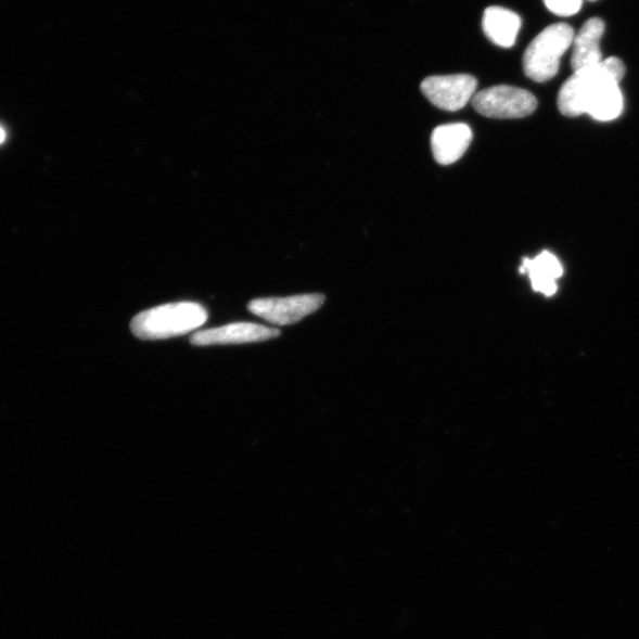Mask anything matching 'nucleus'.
<instances>
[{
    "mask_svg": "<svg viewBox=\"0 0 639 639\" xmlns=\"http://www.w3.org/2000/svg\"><path fill=\"white\" fill-rule=\"evenodd\" d=\"M625 72L622 60L609 57L573 73L558 94L560 113L568 117L589 114L602 123L616 120L624 108L619 84Z\"/></svg>",
    "mask_w": 639,
    "mask_h": 639,
    "instance_id": "1",
    "label": "nucleus"
},
{
    "mask_svg": "<svg viewBox=\"0 0 639 639\" xmlns=\"http://www.w3.org/2000/svg\"><path fill=\"white\" fill-rule=\"evenodd\" d=\"M207 318V310L197 303L167 304L139 312L130 330L141 341H164L202 328Z\"/></svg>",
    "mask_w": 639,
    "mask_h": 639,
    "instance_id": "2",
    "label": "nucleus"
},
{
    "mask_svg": "<svg viewBox=\"0 0 639 639\" xmlns=\"http://www.w3.org/2000/svg\"><path fill=\"white\" fill-rule=\"evenodd\" d=\"M575 30L566 23L547 26L525 51L524 71L531 80L547 82L560 67V60L575 41Z\"/></svg>",
    "mask_w": 639,
    "mask_h": 639,
    "instance_id": "3",
    "label": "nucleus"
},
{
    "mask_svg": "<svg viewBox=\"0 0 639 639\" xmlns=\"http://www.w3.org/2000/svg\"><path fill=\"white\" fill-rule=\"evenodd\" d=\"M474 110L493 119H520L538 108V100L528 90L495 86L478 91L472 100Z\"/></svg>",
    "mask_w": 639,
    "mask_h": 639,
    "instance_id": "4",
    "label": "nucleus"
},
{
    "mask_svg": "<svg viewBox=\"0 0 639 639\" xmlns=\"http://www.w3.org/2000/svg\"><path fill=\"white\" fill-rule=\"evenodd\" d=\"M324 303L321 294H304L290 297L256 298L247 305L254 316L271 324L289 325L302 321L320 309Z\"/></svg>",
    "mask_w": 639,
    "mask_h": 639,
    "instance_id": "5",
    "label": "nucleus"
},
{
    "mask_svg": "<svg viewBox=\"0 0 639 639\" xmlns=\"http://www.w3.org/2000/svg\"><path fill=\"white\" fill-rule=\"evenodd\" d=\"M421 89L436 107L458 112L475 97L477 80L468 74L430 76L422 82Z\"/></svg>",
    "mask_w": 639,
    "mask_h": 639,
    "instance_id": "6",
    "label": "nucleus"
},
{
    "mask_svg": "<svg viewBox=\"0 0 639 639\" xmlns=\"http://www.w3.org/2000/svg\"><path fill=\"white\" fill-rule=\"evenodd\" d=\"M278 329H269L251 322H238L221 328L194 333L190 342L194 346H213L267 342L280 336Z\"/></svg>",
    "mask_w": 639,
    "mask_h": 639,
    "instance_id": "7",
    "label": "nucleus"
},
{
    "mask_svg": "<svg viewBox=\"0 0 639 639\" xmlns=\"http://www.w3.org/2000/svg\"><path fill=\"white\" fill-rule=\"evenodd\" d=\"M473 141V130L465 124L438 126L432 137L435 159L440 165L459 162Z\"/></svg>",
    "mask_w": 639,
    "mask_h": 639,
    "instance_id": "8",
    "label": "nucleus"
},
{
    "mask_svg": "<svg viewBox=\"0 0 639 639\" xmlns=\"http://www.w3.org/2000/svg\"><path fill=\"white\" fill-rule=\"evenodd\" d=\"M604 33L605 24L601 18L595 17L585 22L572 44L573 72L590 68L603 62L601 39Z\"/></svg>",
    "mask_w": 639,
    "mask_h": 639,
    "instance_id": "9",
    "label": "nucleus"
},
{
    "mask_svg": "<svg viewBox=\"0 0 639 639\" xmlns=\"http://www.w3.org/2000/svg\"><path fill=\"white\" fill-rule=\"evenodd\" d=\"M521 273H528L533 290L546 296L558 291L557 280L563 277L564 268L555 255L544 252L536 258H524Z\"/></svg>",
    "mask_w": 639,
    "mask_h": 639,
    "instance_id": "10",
    "label": "nucleus"
},
{
    "mask_svg": "<svg viewBox=\"0 0 639 639\" xmlns=\"http://www.w3.org/2000/svg\"><path fill=\"white\" fill-rule=\"evenodd\" d=\"M521 24L523 22L517 13L501 7L488 8L482 18V28L486 36L501 48H512L515 44Z\"/></svg>",
    "mask_w": 639,
    "mask_h": 639,
    "instance_id": "11",
    "label": "nucleus"
},
{
    "mask_svg": "<svg viewBox=\"0 0 639 639\" xmlns=\"http://www.w3.org/2000/svg\"><path fill=\"white\" fill-rule=\"evenodd\" d=\"M544 3L554 15L563 17L577 15L583 7V0H544Z\"/></svg>",
    "mask_w": 639,
    "mask_h": 639,
    "instance_id": "12",
    "label": "nucleus"
},
{
    "mask_svg": "<svg viewBox=\"0 0 639 639\" xmlns=\"http://www.w3.org/2000/svg\"><path fill=\"white\" fill-rule=\"evenodd\" d=\"M7 139V133L3 127H0V143H3Z\"/></svg>",
    "mask_w": 639,
    "mask_h": 639,
    "instance_id": "13",
    "label": "nucleus"
},
{
    "mask_svg": "<svg viewBox=\"0 0 639 639\" xmlns=\"http://www.w3.org/2000/svg\"><path fill=\"white\" fill-rule=\"evenodd\" d=\"M590 2H596V0H590Z\"/></svg>",
    "mask_w": 639,
    "mask_h": 639,
    "instance_id": "14",
    "label": "nucleus"
}]
</instances>
